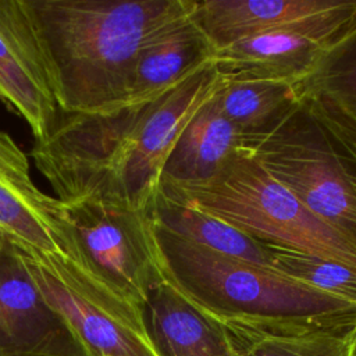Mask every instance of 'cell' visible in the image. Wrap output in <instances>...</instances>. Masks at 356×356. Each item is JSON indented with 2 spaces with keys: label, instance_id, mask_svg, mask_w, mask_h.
Returning <instances> with one entry per match:
<instances>
[{
  "label": "cell",
  "instance_id": "44dd1931",
  "mask_svg": "<svg viewBox=\"0 0 356 356\" xmlns=\"http://www.w3.org/2000/svg\"><path fill=\"white\" fill-rule=\"evenodd\" d=\"M0 356H89L76 338L31 350L0 349Z\"/></svg>",
  "mask_w": 356,
  "mask_h": 356
},
{
  "label": "cell",
  "instance_id": "30bf717a",
  "mask_svg": "<svg viewBox=\"0 0 356 356\" xmlns=\"http://www.w3.org/2000/svg\"><path fill=\"white\" fill-rule=\"evenodd\" d=\"M0 103L26 122L35 140L47 135L60 113L21 0H0Z\"/></svg>",
  "mask_w": 356,
  "mask_h": 356
},
{
  "label": "cell",
  "instance_id": "8992f818",
  "mask_svg": "<svg viewBox=\"0 0 356 356\" xmlns=\"http://www.w3.org/2000/svg\"><path fill=\"white\" fill-rule=\"evenodd\" d=\"M79 246L100 281L142 312L150 289L163 280L147 211L124 204H63Z\"/></svg>",
  "mask_w": 356,
  "mask_h": 356
},
{
  "label": "cell",
  "instance_id": "ba28073f",
  "mask_svg": "<svg viewBox=\"0 0 356 356\" xmlns=\"http://www.w3.org/2000/svg\"><path fill=\"white\" fill-rule=\"evenodd\" d=\"M221 81L210 61L157 99L131 106L129 150L120 179L124 206L149 213L164 164L181 132Z\"/></svg>",
  "mask_w": 356,
  "mask_h": 356
},
{
  "label": "cell",
  "instance_id": "4fadbf2b",
  "mask_svg": "<svg viewBox=\"0 0 356 356\" xmlns=\"http://www.w3.org/2000/svg\"><path fill=\"white\" fill-rule=\"evenodd\" d=\"M214 49L191 15L152 38L140 50L121 106L149 103L210 63Z\"/></svg>",
  "mask_w": 356,
  "mask_h": 356
},
{
  "label": "cell",
  "instance_id": "277c9868",
  "mask_svg": "<svg viewBox=\"0 0 356 356\" xmlns=\"http://www.w3.org/2000/svg\"><path fill=\"white\" fill-rule=\"evenodd\" d=\"M239 147L316 217L356 243V157L305 100Z\"/></svg>",
  "mask_w": 356,
  "mask_h": 356
},
{
  "label": "cell",
  "instance_id": "9a60e30c",
  "mask_svg": "<svg viewBox=\"0 0 356 356\" xmlns=\"http://www.w3.org/2000/svg\"><path fill=\"white\" fill-rule=\"evenodd\" d=\"M239 145L241 135L220 113L213 95L185 125L164 164L160 182L206 181L221 168Z\"/></svg>",
  "mask_w": 356,
  "mask_h": 356
},
{
  "label": "cell",
  "instance_id": "8fae6325",
  "mask_svg": "<svg viewBox=\"0 0 356 356\" xmlns=\"http://www.w3.org/2000/svg\"><path fill=\"white\" fill-rule=\"evenodd\" d=\"M147 341L156 356H242L243 341L164 278L142 307Z\"/></svg>",
  "mask_w": 356,
  "mask_h": 356
},
{
  "label": "cell",
  "instance_id": "603a6c76",
  "mask_svg": "<svg viewBox=\"0 0 356 356\" xmlns=\"http://www.w3.org/2000/svg\"><path fill=\"white\" fill-rule=\"evenodd\" d=\"M352 334H353V337H355V339H356V324H355V327L352 328Z\"/></svg>",
  "mask_w": 356,
  "mask_h": 356
},
{
  "label": "cell",
  "instance_id": "d6986e66",
  "mask_svg": "<svg viewBox=\"0 0 356 356\" xmlns=\"http://www.w3.org/2000/svg\"><path fill=\"white\" fill-rule=\"evenodd\" d=\"M263 245L273 270L356 306L355 268L295 249Z\"/></svg>",
  "mask_w": 356,
  "mask_h": 356
},
{
  "label": "cell",
  "instance_id": "ffe728a7",
  "mask_svg": "<svg viewBox=\"0 0 356 356\" xmlns=\"http://www.w3.org/2000/svg\"><path fill=\"white\" fill-rule=\"evenodd\" d=\"M238 337L245 343L242 356H356V339L352 328Z\"/></svg>",
  "mask_w": 356,
  "mask_h": 356
},
{
  "label": "cell",
  "instance_id": "e0dca14e",
  "mask_svg": "<svg viewBox=\"0 0 356 356\" xmlns=\"http://www.w3.org/2000/svg\"><path fill=\"white\" fill-rule=\"evenodd\" d=\"M149 214L156 224L195 243L271 268L267 249L261 242L195 207L156 192Z\"/></svg>",
  "mask_w": 356,
  "mask_h": 356
},
{
  "label": "cell",
  "instance_id": "6da1fadb",
  "mask_svg": "<svg viewBox=\"0 0 356 356\" xmlns=\"http://www.w3.org/2000/svg\"><path fill=\"white\" fill-rule=\"evenodd\" d=\"M61 111L121 108L143 46L193 0H21Z\"/></svg>",
  "mask_w": 356,
  "mask_h": 356
},
{
  "label": "cell",
  "instance_id": "7a4b0ae2",
  "mask_svg": "<svg viewBox=\"0 0 356 356\" xmlns=\"http://www.w3.org/2000/svg\"><path fill=\"white\" fill-rule=\"evenodd\" d=\"M152 222L161 277L235 334L289 335L355 327V305Z\"/></svg>",
  "mask_w": 356,
  "mask_h": 356
},
{
  "label": "cell",
  "instance_id": "7c38bea8",
  "mask_svg": "<svg viewBox=\"0 0 356 356\" xmlns=\"http://www.w3.org/2000/svg\"><path fill=\"white\" fill-rule=\"evenodd\" d=\"M75 338L50 307L24 259L0 242V349L31 350Z\"/></svg>",
  "mask_w": 356,
  "mask_h": 356
},
{
  "label": "cell",
  "instance_id": "3957f363",
  "mask_svg": "<svg viewBox=\"0 0 356 356\" xmlns=\"http://www.w3.org/2000/svg\"><path fill=\"white\" fill-rule=\"evenodd\" d=\"M157 192L261 243L310 253L356 270V243L316 217L241 147L211 178L160 182Z\"/></svg>",
  "mask_w": 356,
  "mask_h": 356
},
{
  "label": "cell",
  "instance_id": "7402d4cb",
  "mask_svg": "<svg viewBox=\"0 0 356 356\" xmlns=\"http://www.w3.org/2000/svg\"><path fill=\"white\" fill-rule=\"evenodd\" d=\"M310 106V104H309ZM312 107V106H310ZM313 108V107H312ZM314 110V108H313ZM316 111V110H314ZM318 115H321L328 124H331L334 128H335V131L342 136V139L345 140V143L348 145V147L352 150V153L355 154V157H356V132H353L352 129H349V128H346V127H343V125H341V124H338V122H335V121H332V120H330V118H327V117H324L323 114H320L318 111H316Z\"/></svg>",
  "mask_w": 356,
  "mask_h": 356
},
{
  "label": "cell",
  "instance_id": "5b68a950",
  "mask_svg": "<svg viewBox=\"0 0 356 356\" xmlns=\"http://www.w3.org/2000/svg\"><path fill=\"white\" fill-rule=\"evenodd\" d=\"M0 241L63 282L115 295L89 266L63 203L38 188L31 175L28 156L3 131Z\"/></svg>",
  "mask_w": 356,
  "mask_h": 356
},
{
  "label": "cell",
  "instance_id": "2e32d148",
  "mask_svg": "<svg viewBox=\"0 0 356 356\" xmlns=\"http://www.w3.org/2000/svg\"><path fill=\"white\" fill-rule=\"evenodd\" d=\"M300 102L298 83L277 81H221L214 93L217 108L241 138L270 131Z\"/></svg>",
  "mask_w": 356,
  "mask_h": 356
},
{
  "label": "cell",
  "instance_id": "52a82bcc",
  "mask_svg": "<svg viewBox=\"0 0 356 356\" xmlns=\"http://www.w3.org/2000/svg\"><path fill=\"white\" fill-rule=\"evenodd\" d=\"M356 28V0L328 13L278 26L217 49L211 63L225 82L299 83Z\"/></svg>",
  "mask_w": 356,
  "mask_h": 356
},
{
  "label": "cell",
  "instance_id": "9c48e42d",
  "mask_svg": "<svg viewBox=\"0 0 356 356\" xmlns=\"http://www.w3.org/2000/svg\"><path fill=\"white\" fill-rule=\"evenodd\" d=\"M24 261L46 302L89 356H156L139 309L110 295L71 286Z\"/></svg>",
  "mask_w": 356,
  "mask_h": 356
},
{
  "label": "cell",
  "instance_id": "ac0fdd59",
  "mask_svg": "<svg viewBox=\"0 0 356 356\" xmlns=\"http://www.w3.org/2000/svg\"><path fill=\"white\" fill-rule=\"evenodd\" d=\"M300 99L324 117L356 132V28L298 83Z\"/></svg>",
  "mask_w": 356,
  "mask_h": 356
},
{
  "label": "cell",
  "instance_id": "5bb4252c",
  "mask_svg": "<svg viewBox=\"0 0 356 356\" xmlns=\"http://www.w3.org/2000/svg\"><path fill=\"white\" fill-rule=\"evenodd\" d=\"M343 0H204L195 1L191 19L214 51L236 40L320 15Z\"/></svg>",
  "mask_w": 356,
  "mask_h": 356
}]
</instances>
